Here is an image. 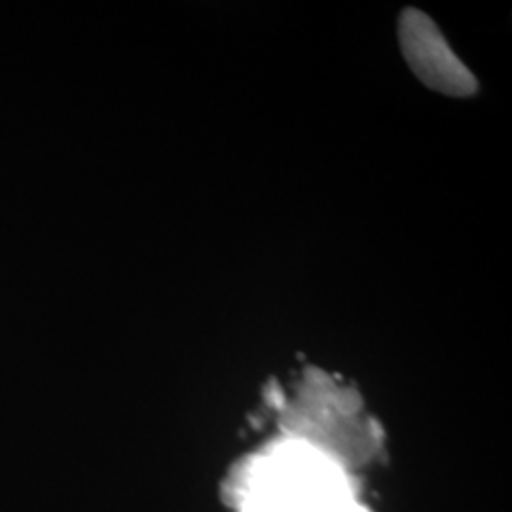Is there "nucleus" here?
<instances>
[{
  "label": "nucleus",
  "instance_id": "obj_1",
  "mask_svg": "<svg viewBox=\"0 0 512 512\" xmlns=\"http://www.w3.org/2000/svg\"><path fill=\"white\" fill-rule=\"evenodd\" d=\"M399 42L412 73L435 92L469 97L476 92V78L465 67L437 23L418 8H408L399 19Z\"/></svg>",
  "mask_w": 512,
  "mask_h": 512
}]
</instances>
